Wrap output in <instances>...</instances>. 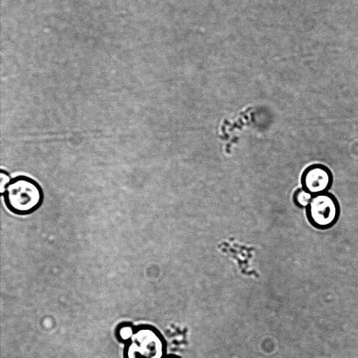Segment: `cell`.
I'll return each instance as SVG.
<instances>
[{
  "mask_svg": "<svg viewBox=\"0 0 358 358\" xmlns=\"http://www.w3.org/2000/svg\"><path fill=\"white\" fill-rule=\"evenodd\" d=\"M1 196L7 210L18 216L35 213L43 205L45 197L41 185L26 175L12 178Z\"/></svg>",
  "mask_w": 358,
  "mask_h": 358,
  "instance_id": "1",
  "label": "cell"
},
{
  "mask_svg": "<svg viewBox=\"0 0 358 358\" xmlns=\"http://www.w3.org/2000/svg\"><path fill=\"white\" fill-rule=\"evenodd\" d=\"M123 345V358H165L167 355L163 335L150 324L136 325L132 336Z\"/></svg>",
  "mask_w": 358,
  "mask_h": 358,
  "instance_id": "2",
  "label": "cell"
},
{
  "mask_svg": "<svg viewBox=\"0 0 358 358\" xmlns=\"http://www.w3.org/2000/svg\"><path fill=\"white\" fill-rule=\"evenodd\" d=\"M340 212L338 199L329 192L313 196L306 208L308 222L320 229H327L334 225Z\"/></svg>",
  "mask_w": 358,
  "mask_h": 358,
  "instance_id": "3",
  "label": "cell"
},
{
  "mask_svg": "<svg viewBox=\"0 0 358 358\" xmlns=\"http://www.w3.org/2000/svg\"><path fill=\"white\" fill-rule=\"evenodd\" d=\"M301 182L302 188L315 196L329 190L333 183V175L327 166L314 164L303 171Z\"/></svg>",
  "mask_w": 358,
  "mask_h": 358,
  "instance_id": "4",
  "label": "cell"
},
{
  "mask_svg": "<svg viewBox=\"0 0 358 358\" xmlns=\"http://www.w3.org/2000/svg\"><path fill=\"white\" fill-rule=\"evenodd\" d=\"M136 325L129 322H122L117 325L115 329V336L116 339L122 343H125L132 336Z\"/></svg>",
  "mask_w": 358,
  "mask_h": 358,
  "instance_id": "5",
  "label": "cell"
},
{
  "mask_svg": "<svg viewBox=\"0 0 358 358\" xmlns=\"http://www.w3.org/2000/svg\"><path fill=\"white\" fill-rule=\"evenodd\" d=\"M313 196L304 189H296L293 194V201L299 208H306L311 201Z\"/></svg>",
  "mask_w": 358,
  "mask_h": 358,
  "instance_id": "6",
  "label": "cell"
},
{
  "mask_svg": "<svg viewBox=\"0 0 358 358\" xmlns=\"http://www.w3.org/2000/svg\"><path fill=\"white\" fill-rule=\"evenodd\" d=\"M12 178L10 177V173L4 169H1L0 171V193L1 195L3 193L6 188L10 183Z\"/></svg>",
  "mask_w": 358,
  "mask_h": 358,
  "instance_id": "7",
  "label": "cell"
},
{
  "mask_svg": "<svg viewBox=\"0 0 358 358\" xmlns=\"http://www.w3.org/2000/svg\"><path fill=\"white\" fill-rule=\"evenodd\" d=\"M165 358H182L178 355H167Z\"/></svg>",
  "mask_w": 358,
  "mask_h": 358,
  "instance_id": "8",
  "label": "cell"
}]
</instances>
